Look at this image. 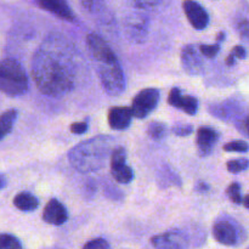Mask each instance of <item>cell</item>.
I'll return each instance as SVG.
<instances>
[{
    "mask_svg": "<svg viewBox=\"0 0 249 249\" xmlns=\"http://www.w3.org/2000/svg\"><path fill=\"white\" fill-rule=\"evenodd\" d=\"M77 49L62 36H50L34 53L32 75L43 94L60 97L73 90L77 80Z\"/></svg>",
    "mask_w": 249,
    "mask_h": 249,
    "instance_id": "cell-1",
    "label": "cell"
},
{
    "mask_svg": "<svg viewBox=\"0 0 249 249\" xmlns=\"http://www.w3.org/2000/svg\"><path fill=\"white\" fill-rule=\"evenodd\" d=\"M113 139L109 136H96L85 140L70 151L68 160L78 172H96L106 164L107 158L113 150Z\"/></svg>",
    "mask_w": 249,
    "mask_h": 249,
    "instance_id": "cell-2",
    "label": "cell"
},
{
    "mask_svg": "<svg viewBox=\"0 0 249 249\" xmlns=\"http://www.w3.org/2000/svg\"><path fill=\"white\" fill-rule=\"evenodd\" d=\"M206 241V233L202 230L174 229L160 233L151 240L155 249H191L201 247Z\"/></svg>",
    "mask_w": 249,
    "mask_h": 249,
    "instance_id": "cell-3",
    "label": "cell"
},
{
    "mask_svg": "<svg viewBox=\"0 0 249 249\" xmlns=\"http://www.w3.org/2000/svg\"><path fill=\"white\" fill-rule=\"evenodd\" d=\"M28 89V78L18 61H0V91L9 96H18Z\"/></svg>",
    "mask_w": 249,
    "mask_h": 249,
    "instance_id": "cell-4",
    "label": "cell"
},
{
    "mask_svg": "<svg viewBox=\"0 0 249 249\" xmlns=\"http://www.w3.org/2000/svg\"><path fill=\"white\" fill-rule=\"evenodd\" d=\"M213 237L220 245L236 247L247 240V232L235 219L220 218L213 225Z\"/></svg>",
    "mask_w": 249,
    "mask_h": 249,
    "instance_id": "cell-5",
    "label": "cell"
},
{
    "mask_svg": "<svg viewBox=\"0 0 249 249\" xmlns=\"http://www.w3.org/2000/svg\"><path fill=\"white\" fill-rule=\"evenodd\" d=\"M99 77L109 96H119L125 90V75L118 60L99 66Z\"/></svg>",
    "mask_w": 249,
    "mask_h": 249,
    "instance_id": "cell-6",
    "label": "cell"
},
{
    "mask_svg": "<svg viewBox=\"0 0 249 249\" xmlns=\"http://www.w3.org/2000/svg\"><path fill=\"white\" fill-rule=\"evenodd\" d=\"M158 102H160V91L157 89L148 88L142 90L133 100L130 107L131 114L136 118H145L157 107Z\"/></svg>",
    "mask_w": 249,
    "mask_h": 249,
    "instance_id": "cell-7",
    "label": "cell"
},
{
    "mask_svg": "<svg viewBox=\"0 0 249 249\" xmlns=\"http://www.w3.org/2000/svg\"><path fill=\"white\" fill-rule=\"evenodd\" d=\"M88 49H89L90 53L92 57L100 63H108L117 61L116 55H114L113 50L109 48L108 44L100 36L97 34H89L87 38Z\"/></svg>",
    "mask_w": 249,
    "mask_h": 249,
    "instance_id": "cell-8",
    "label": "cell"
},
{
    "mask_svg": "<svg viewBox=\"0 0 249 249\" xmlns=\"http://www.w3.org/2000/svg\"><path fill=\"white\" fill-rule=\"evenodd\" d=\"M182 7H184L187 19H189V22L192 24L195 29L202 31V29H204L208 26V12L204 10V7L201 4H198L195 0H185Z\"/></svg>",
    "mask_w": 249,
    "mask_h": 249,
    "instance_id": "cell-9",
    "label": "cell"
},
{
    "mask_svg": "<svg viewBox=\"0 0 249 249\" xmlns=\"http://www.w3.org/2000/svg\"><path fill=\"white\" fill-rule=\"evenodd\" d=\"M125 28L128 38L134 43L141 44L147 38L148 19L142 15H134L130 18H128Z\"/></svg>",
    "mask_w": 249,
    "mask_h": 249,
    "instance_id": "cell-10",
    "label": "cell"
},
{
    "mask_svg": "<svg viewBox=\"0 0 249 249\" xmlns=\"http://www.w3.org/2000/svg\"><path fill=\"white\" fill-rule=\"evenodd\" d=\"M181 63L190 75H198L204 71L203 60L194 45L184 46L181 51Z\"/></svg>",
    "mask_w": 249,
    "mask_h": 249,
    "instance_id": "cell-11",
    "label": "cell"
},
{
    "mask_svg": "<svg viewBox=\"0 0 249 249\" xmlns=\"http://www.w3.org/2000/svg\"><path fill=\"white\" fill-rule=\"evenodd\" d=\"M68 213L61 202L57 199H50L43 212V220L50 225L60 226L67 221Z\"/></svg>",
    "mask_w": 249,
    "mask_h": 249,
    "instance_id": "cell-12",
    "label": "cell"
},
{
    "mask_svg": "<svg viewBox=\"0 0 249 249\" xmlns=\"http://www.w3.org/2000/svg\"><path fill=\"white\" fill-rule=\"evenodd\" d=\"M219 140L218 131L209 126H201L197 131V148L201 156H208L213 152Z\"/></svg>",
    "mask_w": 249,
    "mask_h": 249,
    "instance_id": "cell-13",
    "label": "cell"
},
{
    "mask_svg": "<svg viewBox=\"0 0 249 249\" xmlns=\"http://www.w3.org/2000/svg\"><path fill=\"white\" fill-rule=\"evenodd\" d=\"M168 102L173 107L182 109L185 113L190 114V116H195L197 113V111H198V101H197L196 97L185 96V95L181 94L180 89H178V88H174V89L170 90Z\"/></svg>",
    "mask_w": 249,
    "mask_h": 249,
    "instance_id": "cell-14",
    "label": "cell"
},
{
    "mask_svg": "<svg viewBox=\"0 0 249 249\" xmlns=\"http://www.w3.org/2000/svg\"><path fill=\"white\" fill-rule=\"evenodd\" d=\"M36 1L45 11L56 15L65 21H74V15L66 0H36Z\"/></svg>",
    "mask_w": 249,
    "mask_h": 249,
    "instance_id": "cell-15",
    "label": "cell"
},
{
    "mask_svg": "<svg viewBox=\"0 0 249 249\" xmlns=\"http://www.w3.org/2000/svg\"><path fill=\"white\" fill-rule=\"evenodd\" d=\"M133 119L130 108L128 107H112L108 111L109 126L114 130H124L128 128Z\"/></svg>",
    "mask_w": 249,
    "mask_h": 249,
    "instance_id": "cell-16",
    "label": "cell"
},
{
    "mask_svg": "<svg viewBox=\"0 0 249 249\" xmlns=\"http://www.w3.org/2000/svg\"><path fill=\"white\" fill-rule=\"evenodd\" d=\"M209 111L218 118L229 121L241 113V104L229 100V101L221 102V104L213 105L212 107H209Z\"/></svg>",
    "mask_w": 249,
    "mask_h": 249,
    "instance_id": "cell-17",
    "label": "cell"
},
{
    "mask_svg": "<svg viewBox=\"0 0 249 249\" xmlns=\"http://www.w3.org/2000/svg\"><path fill=\"white\" fill-rule=\"evenodd\" d=\"M14 204L22 212H33L38 208L39 202L36 196L28 192H21L14 198Z\"/></svg>",
    "mask_w": 249,
    "mask_h": 249,
    "instance_id": "cell-18",
    "label": "cell"
},
{
    "mask_svg": "<svg viewBox=\"0 0 249 249\" xmlns=\"http://www.w3.org/2000/svg\"><path fill=\"white\" fill-rule=\"evenodd\" d=\"M111 173L113 179L121 184H129L134 179V172L125 163L111 164Z\"/></svg>",
    "mask_w": 249,
    "mask_h": 249,
    "instance_id": "cell-19",
    "label": "cell"
},
{
    "mask_svg": "<svg viewBox=\"0 0 249 249\" xmlns=\"http://www.w3.org/2000/svg\"><path fill=\"white\" fill-rule=\"evenodd\" d=\"M147 135L156 141H160L167 135V125L162 122H152L147 126Z\"/></svg>",
    "mask_w": 249,
    "mask_h": 249,
    "instance_id": "cell-20",
    "label": "cell"
},
{
    "mask_svg": "<svg viewBox=\"0 0 249 249\" xmlns=\"http://www.w3.org/2000/svg\"><path fill=\"white\" fill-rule=\"evenodd\" d=\"M16 118H17L16 109H9V111L4 112V113L0 116V128L6 133V135L12 130V126H14Z\"/></svg>",
    "mask_w": 249,
    "mask_h": 249,
    "instance_id": "cell-21",
    "label": "cell"
},
{
    "mask_svg": "<svg viewBox=\"0 0 249 249\" xmlns=\"http://www.w3.org/2000/svg\"><path fill=\"white\" fill-rule=\"evenodd\" d=\"M0 249H22V245L15 236L0 233Z\"/></svg>",
    "mask_w": 249,
    "mask_h": 249,
    "instance_id": "cell-22",
    "label": "cell"
},
{
    "mask_svg": "<svg viewBox=\"0 0 249 249\" xmlns=\"http://www.w3.org/2000/svg\"><path fill=\"white\" fill-rule=\"evenodd\" d=\"M249 162L247 158H238V160H229L226 167L230 173H241L248 168Z\"/></svg>",
    "mask_w": 249,
    "mask_h": 249,
    "instance_id": "cell-23",
    "label": "cell"
},
{
    "mask_svg": "<svg viewBox=\"0 0 249 249\" xmlns=\"http://www.w3.org/2000/svg\"><path fill=\"white\" fill-rule=\"evenodd\" d=\"M223 148L224 151H228V152H248L249 150L248 143L242 140H236L225 143Z\"/></svg>",
    "mask_w": 249,
    "mask_h": 249,
    "instance_id": "cell-24",
    "label": "cell"
},
{
    "mask_svg": "<svg viewBox=\"0 0 249 249\" xmlns=\"http://www.w3.org/2000/svg\"><path fill=\"white\" fill-rule=\"evenodd\" d=\"M226 195L235 204L242 203V197H241V186L237 182H232L230 186L226 189Z\"/></svg>",
    "mask_w": 249,
    "mask_h": 249,
    "instance_id": "cell-25",
    "label": "cell"
},
{
    "mask_svg": "<svg viewBox=\"0 0 249 249\" xmlns=\"http://www.w3.org/2000/svg\"><path fill=\"white\" fill-rule=\"evenodd\" d=\"M220 51V45L215 44V45H201L199 46V53L203 56L208 58H213L218 55V53Z\"/></svg>",
    "mask_w": 249,
    "mask_h": 249,
    "instance_id": "cell-26",
    "label": "cell"
},
{
    "mask_svg": "<svg viewBox=\"0 0 249 249\" xmlns=\"http://www.w3.org/2000/svg\"><path fill=\"white\" fill-rule=\"evenodd\" d=\"M83 249H111V246L104 238H95L88 242Z\"/></svg>",
    "mask_w": 249,
    "mask_h": 249,
    "instance_id": "cell-27",
    "label": "cell"
},
{
    "mask_svg": "<svg viewBox=\"0 0 249 249\" xmlns=\"http://www.w3.org/2000/svg\"><path fill=\"white\" fill-rule=\"evenodd\" d=\"M80 2L85 9L91 12L99 11L102 6V0H80Z\"/></svg>",
    "mask_w": 249,
    "mask_h": 249,
    "instance_id": "cell-28",
    "label": "cell"
},
{
    "mask_svg": "<svg viewBox=\"0 0 249 249\" xmlns=\"http://www.w3.org/2000/svg\"><path fill=\"white\" fill-rule=\"evenodd\" d=\"M192 130H194L192 125H187V124H180L173 128V133L178 136H189Z\"/></svg>",
    "mask_w": 249,
    "mask_h": 249,
    "instance_id": "cell-29",
    "label": "cell"
},
{
    "mask_svg": "<svg viewBox=\"0 0 249 249\" xmlns=\"http://www.w3.org/2000/svg\"><path fill=\"white\" fill-rule=\"evenodd\" d=\"M87 130H88V124L87 123L79 122V123L71 124V131H72L73 134L80 135V134H84Z\"/></svg>",
    "mask_w": 249,
    "mask_h": 249,
    "instance_id": "cell-30",
    "label": "cell"
},
{
    "mask_svg": "<svg viewBox=\"0 0 249 249\" xmlns=\"http://www.w3.org/2000/svg\"><path fill=\"white\" fill-rule=\"evenodd\" d=\"M231 53H232L235 58L237 57V58H242V60H245L246 56H247V51H246V49L241 45H236Z\"/></svg>",
    "mask_w": 249,
    "mask_h": 249,
    "instance_id": "cell-31",
    "label": "cell"
},
{
    "mask_svg": "<svg viewBox=\"0 0 249 249\" xmlns=\"http://www.w3.org/2000/svg\"><path fill=\"white\" fill-rule=\"evenodd\" d=\"M248 29H249L248 21L245 18L242 22H240V24H238V31H240V33L242 34L243 38H247L248 36Z\"/></svg>",
    "mask_w": 249,
    "mask_h": 249,
    "instance_id": "cell-32",
    "label": "cell"
},
{
    "mask_svg": "<svg viewBox=\"0 0 249 249\" xmlns=\"http://www.w3.org/2000/svg\"><path fill=\"white\" fill-rule=\"evenodd\" d=\"M238 129H242L243 135L248 136V117H243L242 121H240V125H238Z\"/></svg>",
    "mask_w": 249,
    "mask_h": 249,
    "instance_id": "cell-33",
    "label": "cell"
},
{
    "mask_svg": "<svg viewBox=\"0 0 249 249\" xmlns=\"http://www.w3.org/2000/svg\"><path fill=\"white\" fill-rule=\"evenodd\" d=\"M226 63H228V66L235 65V57H233L232 53H230V55L228 56V58H226Z\"/></svg>",
    "mask_w": 249,
    "mask_h": 249,
    "instance_id": "cell-34",
    "label": "cell"
},
{
    "mask_svg": "<svg viewBox=\"0 0 249 249\" xmlns=\"http://www.w3.org/2000/svg\"><path fill=\"white\" fill-rule=\"evenodd\" d=\"M209 189L208 185H206L204 182H199L198 186H197V190H199V191H207V190Z\"/></svg>",
    "mask_w": 249,
    "mask_h": 249,
    "instance_id": "cell-35",
    "label": "cell"
},
{
    "mask_svg": "<svg viewBox=\"0 0 249 249\" xmlns=\"http://www.w3.org/2000/svg\"><path fill=\"white\" fill-rule=\"evenodd\" d=\"M6 186V179H5L4 175L0 174V190H2Z\"/></svg>",
    "mask_w": 249,
    "mask_h": 249,
    "instance_id": "cell-36",
    "label": "cell"
},
{
    "mask_svg": "<svg viewBox=\"0 0 249 249\" xmlns=\"http://www.w3.org/2000/svg\"><path fill=\"white\" fill-rule=\"evenodd\" d=\"M224 39H225V33H223V32H221V33H219L218 34V38H216V41H223Z\"/></svg>",
    "mask_w": 249,
    "mask_h": 249,
    "instance_id": "cell-37",
    "label": "cell"
},
{
    "mask_svg": "<svg viewBox=\"0 0 249 249\" xmlns=\"http://www.w3.org/2000/svg\"><path fill=\"white\" fill-rule=\"evenodd\" d=\"M248 196H245V198L242 199V203H243V206L246 207V208H248Z\"/></svg>",
    "mask_w": 249,
    "mask_h": 249,
    "instance_id": "cell-38",
    "label": "cell"
},
{
    "mask_svg": "<svg viewBox=\"0 0 249 249\" xmlns=\"http://www.w3.org/2000/svg\"><path fill=\"white\" fill-rule=\"evenodd\" d=\"M5 136H6V133H5V131L2 130L1 128H0V140H2V139H4Z\"/></svg>",
    "mask_w": 249,
    "mask_h": 249,
    "instance_id": "cell-39",
    "label": "cell"
},
{
    "mask_svg": "<svg viewBox=\"0 0 249 249\" xmlns=\"http://www.w3.org/2000/svg\"><path fill=\"white\" fill-rule=\"evenodd\" d=\"M53 249H61V248H53Z\"/></svg>",
    "mask_w": 249,
    "mask_h": 249,
    "instance_id": "cell-40",
    "label": "cell"
}]
</instances>
